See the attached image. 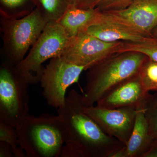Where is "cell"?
Wrapping results in <instances>:
<instances>
[{
  "label": "cell",
  "mask_w": 157,
  "mask_h": 157,
  "mask_svg": "<svg viewBox=\"0 0 157 157\" xmlns=\"http://www.w3.org/2000/svg\"><path fill=\"white\" fill-rule=\"evenodd\" d=\"M82 96L75 90L69 92L63 107L58 109L65 129L61 157H110L124 145L109 136L86 113Z\"/></svg>",
  "instance_id": "obj_1"
},
{
  "label": "cell",
  "mask_w": 157,
  "mask_h": 157,
  "mask_svg": "<svg viewBox=\"0 0 157 157\" xmlns=\"http://www.w3.org/2000/svg\"><path fill=\"white\" fill-rule=\"evenodd\" d=\"M147 58L135 52L115 53L89 68L82 94L85 107L94 106L109 90L138 74Z\"/></svg>",
  "instance_id": "obj_2"
},
{
  "label": "cell",
  "mask_w": 157,
  "mask_h": 157,
  "mask_svg": "<svg viewBox=\"0 0 157 157\" xmlns=\"http://www.w3.org/2000/svg\"><path fill=\"white\" fill-rule=\"evenodd\" d=\"M20 144L28 157H60L65 129L61 117L43 113L27 115L16 128Z\"/></svg>",
  "instance_id": "obj_3"
},
{
  "label": "cell",
  "mask_w": 157,
  "mask_h": 157,
  "mask_svg": "<svg viewBox=\"0 0 157 157\" xmlns=\"http://www.w3.org/2000/svg\"><path fill=\"white\" fill-rule=\"evenodd\" d=\"M47 23L36 9L21 18L1 17L2 62L13 67L17 66L25 57L29 48L36 41Z\"/></svg>",
  "instance_id": "obj_4"
},
{
  "label": "cell",
  "mask_w": 157,
  "mask_h": 157,
  "mask_svg": "<svg viewBox=\"0 0 157 157\" xmlns=\"http://www.w3.org/2000/svg\"><path fill=\"white\" fill-rule=\"evenodd\" d=\"M70 38L58 21L48 22L30 51L14 70L29 84L40 82L45 67L42 64L48 59L60 56Z\"/></svg>",
  "instance_id": "obj_5"
},
{
  "label": "cell",
  "mask_w": 157,
  "mask_h": 157,
  "mask_svg": "<svg viewBox=\"0 0 157 157\" xmlns=\"http://www.w3.org/2000/svg\"><path fill=\"white\" fill-rule=\"evenodd\" d=\"M29 83L13 67H0V121L16 128L29 110Z\"/></svg>",
  "instance_id": "obj_6"
},
{
  "label": "cell",
  "mask_w": 157,
  "mask_h": 157,
  "mask_svg": "<svg viewBox=\"0 0 157 157\" xmlns=\"http://www.w3.org/2000/svg\"><path fill=\"white\" fill-rule=\"evenodd\" d=\"M84 70V67L71 63L61 56L51 59L40 81L42 95L47 104L57 109L63 107L67 89L78 82Z\"/></svg>",
  "instance_id": "obj_7"
},
{
  "label": "cell",
  "mask_w": 157,
  "mask_h": 157,
  "mask_svg": "<svg viewBox=\"0 0 157 157\" xmlns=\"http://www.w3.org/2000/svg\"><path fill=\"white\" fill-rule=\"evenodd\" d=\"M121 41L104 42L83 32L70 38L60 56L86 70L114 54Z\"/></svg>",
  "instance_id": "obj_8"
},
{
  "label": "cell",
  "mask_w": 157,
  "mask_h": 157,
  "mask_svg": "<svg viewBox=\"0 0 157 157\" xmlns=\"http://www.w3.org/2000/svg\"><path fill=\"white\" fill-rule=\"evenodd\" d=\"M83 109L106 134L124 145L132 134L137 113L141 109L132 107L109 109L97 105L84 106Z\"/></svg>",
  "instance_id": "obj_9"
},
{
  "label": "cell",
  "mask_w": 157,
  "mask_h": 157,
  "mask_svg": "<svg viewBox=\"0 0 157 157\" xmlns=\"http://www.w3.org/2000/svg\"><path fill=\"white\" fill-rule=\"evenodd\" d=\"M103 13L146 36L157 26V0H135L125 9Z\"/></svg>",
  "instance_id": "obj_10"
},
{
  "label": "cell",
  "mask_w": 157,
  "mask_h": 157,
  "mask_svg": "<svg viewBox=\"0 0 157 157\" xmlns=\"http://www.w3.org/2000/svg\"><path fill=\"white\" fill-rule=\"evenodd\" d=\"M150 94L144 88L138 73L109 90L97 102V105L109 109H144Z\"/></svg>",
  "instance_id": "obj_11"
},
{
  "label": "cell",
  "mask_w": 157,
  "mask_h": 157,
  "mask_svg": "<svg viewBox=\"0 0 157 157\" xmlns=\"http://www.w3.org/2000/svg\"><path fill=\"white\" fill-rule=\"evenodd\" d=\"M100 22L91 26L85 33L98 39L108 42L118 41L143 42L149 36H146L119 22L103 13Z\"/></svg>",
  "instance_id": "obj_12"
},
{
  "label": "cell",
  "mask_w": 157,
  "mask_h": 157,
  "mask_svg": "<svg viewBox=\"0 0 157 157\" xmlns=\"http://www.w3.org/2000/svg\"><path fill=\"white\" fill-rule=\"evenodd\" d=\"M102 17L103 13L97 8L83 9L71 5L58 22L70 38L85 32L100 22Z\"/></svg>",
  "instance_id": "obj_13"
},
{
  "label": "cell",
  "mask_w": 157,
  "mask_h": 157,
  "mask_svg": "<svg viewBox=\"0 0 157 157\" xmlns=\"http://www.w3.org/2000/svg\"><path fill=\"white\" fill-rule=\"evenodd\" d=\"M153 139L149 132L144 109H141L137 113L132 134L125 145V157H143Z\"/></svg>",
  "instance_id": "obj_14"
},
{
  "label": "cell",
  "mask_w": 157,
  "mask_h": 157,
  "mask_svg": "<svg viewBox=\"0 0 157 157\" xmlns=\"http://www.w3.org/2000/svg\"><path fill=\"white\" fill-rule=\"evenodd\" d=\"M35 9L48 22L58 21L72 5V0H33Z\"/></svg>",
  "instance_id": "obj_15"
},
{
  "label": "cell",
  "mask_w": 157,
  "mask_h": 157,
  "mask_svg": "<svg viewBox=\"0 0 157 157\" xmlns=\"http://www.w3.org/2000/svg\"><path fill=\"white\" fill-rule=\"evenodd\" d=\"M35 9L33 0H0V16L4 18H21Z\"/></svg>",
  "instance_id": "obj_16"
},
{
  "label": "cell",
  "mask_w": 157,
  "mask_h": 157,
  "mask_svg": "<svg viewBox=\"0 0 157 157\" xmlns=\"http://www.w3.org/2000/svg\"><path fill=\"white\" fill-rule=\"evenodd\" d=\"M135 52L144 54L157 63V37L149 36L143 42L121 41L116 50V53Z\"/></svg>",
  "instance_id": "obj_17"
},
{
  "label": "cell",
  "mask_w": 157,
  "mask_h": 157,
  "mask_svg": "<svg viewBox=\"0 0 157 157\" xmlns=\"http://www.w3.org/2000/svg\"><path fill=\"white\" fill-rule=\"evenodd\" d=\"M141 83L144 89L149 92H157V63L148 57L144 62L139 73Z\"/></svg>",
  "instance_id": "obj_18"
},
{
  "label": "cell",
  "mask_w": 157,
  "mask_h": 157,
  "mask_svg": "<svg viewBox=\"0 0 157 157\" xmlns=\"http://www.w3.org/2000/svg\"><path fill=\"white\" fill-rule=\"evenodd\" d=\"M0 140L5 141L11 146L14 157H27L21 148L17 130L14 127L0 121Z\"/></svg>",
  "instance_id": "obj_19"
},
{
  "label": "cell",
  "mask_w": 157,
  "mask_h": 157,
  "mask_svg": "<svg viewBox=\"0 0 157 157\" xmlns=\"http://www.w3.org/2000/svg\"><path fill=\"white\" fill-rule=\"evenodd\" d=\"M144 109L150 135L153 139L157 138V92L150 94Z\"/></svg>",
  "instance_id": "obj_20"
},
{
  "label": "cell",
  "mask_w": 157,
  "mask_h": 157,
  "mask_svg": "<svg viewBox=\"0 0 157 157\" xmlns=\"http://www.w3.org/2000/svg\"><path fill=\"white\" fill-rule=\"evenodd\" d=\"M135 0H101L96 8L102 12L125 9Z\"/></svg>",
  "instance_id": "obj_21"
},
{
  "label": "cell",
  "mask_w": 157,
  "mask_h": 157,
  "mask_svg": "<svg viewBox=\"0 0 157 157\" xmlns=\"http://www.w3.org/2000/svg\"><path fill=\"white\" fill-rule=\"evenodd\" d=\"M101 0H72V6L83 9H95Z\"/></svg>",
  "instance_id": "obj_22"
},
{
  "label": "cell",
  "mask_w": 157,
  "mask_h": 157,
  "mask_svg": "<svg viewBox=\"0 0 157 157\" xmlns=\"http://www.w3.org/2000/svg\"><path fill=\"white\" fill-rule=\"evenodd\" d=\"M14 157L12 148L9 144L0 140V157Z\"/></svg>",
  "instance_id": "obj_23"
},
{
  "label": "cell",
  "mask_w": 157,
  "mask_h": 157,
  "mask_svg": "<svg viewBox=\"0 0 157 157\" xmlns=\"http://www.w3.org/2000/svg\"><path fill=\"white\" fill-rule=\"evenodd\" d=\"M143 157H157V138L153 139L149 148Z\"/></svg>",
  "instance_id": "obj_24"
},
{
  "label": "cell",
  "mask_w": 157,
  "mask_h": 157,
  "mask_svg": "<svg viewBox=\"0 0 157 157\" xmlns=\"http://www.w3.org/2000/svg\"><path fill=\"white\" fill-rule=\"evenodd\" d=\"M151 36L157 37V26L152 32Z\"/></svg>",
  "instance_id": "obj_25"
}]
</instances>
